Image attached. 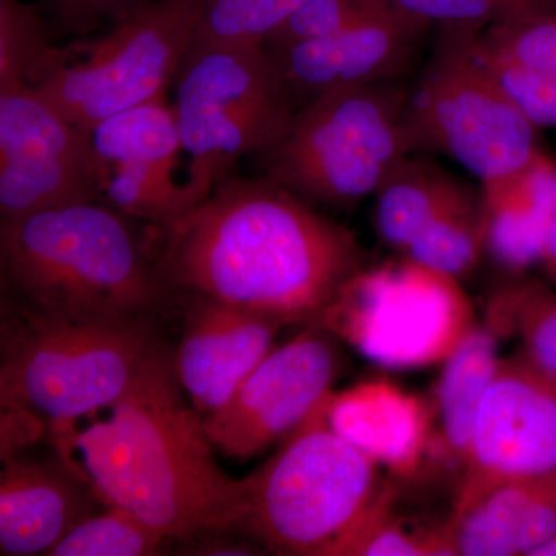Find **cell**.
Returning <instances> with one entry per match:
<instances>
[{
    "label": "cell",
    "instance_id": "cell-1",
    "mask_svg": "<svg viewBox=\"0 0 556 556\" xmlns=\"http://www.w3.org/2000/svg\"><path fill=\"white\" fill-rule=\"evenodd\" d=\"M172 291L311 324L365 268L356 233L265 177L228 175L199 206L156 229Z\"/></svg>",
    "mask_w": 556,
    "mask_h": 556
},
{
    "label": "cell",
    "instance_id": "cell-2",
    "mask_svg": "<svg viewBox=\"0 0 556 556\" xmlns=\"http://www.w3.org/2000/svg\"><path fill=\"white\" fill-rule=\"evenodd\" d=\"M174 357L161 358L105 420L62 439L105 507L124 508L166 540L236 533L243 479L219 468L203 416L181 396Z\"/></svg>",
    "mask_w": 556,
    "mask_h": 556
},
{
    "label": "cell",
    "instance_id": "cell-3",
    "mask_svg": "<svg viewBox=\"0 0 556 556\" xmlns=\"http://www.w3.org/2000/svg\"><path fill=\"white\" fill-rule=\"evenodd\" d=\"M105 203L0 222V269L10 302L68 320H149L167 298L156 229Z\"/></svg>",
    "mask_w": 556,
    "mask_h": 556
},
{
    "label": "cell",
    "instance_id": "cell-4",
    "mask_svg": "<svg viewBox=\"0 0 556 556\" xmlns=\"http://www.w3.org/2000/svg\"><path fill=\"white\" fill-rule=\"evenodd\" d=\"M3 316L0 401L68 438L112 408L167 353L149 320H68L13 306Z\"/></svg>",
    "mask_w": 556,
    "mask_h": 556
},
{
    "label": "cell",
    "instance_id": "cell-5",
    "mask_svg": "<svg viewBox=\"0 0 556 556\" xmlns=\"http://www.w3.org/2000/svg\"><path fill=\"white\" fill-rule=\"evenodd\" d=\"M324 402L243 479L236 535L266 554L331 555L390 485L368 456L328 426Z\"/></svg>",
    "mask_w": 556,
    "mask_h": 556
},
{
    "label": "cell",
    "instance_id": "cell-6",
    "mask_svg": "<svg viewBox=\"0 0 556 556\" xmlns=\"http://www.w3.org/2000/svg\"><path fill=\"white\" fill-rule=\"evenodd\" d=\"M408 93L390 79L311 102L273 148L255 155L260 177L314 206H357L413 153L405 127Z\"/></svg>",
    "mask_w": 556,
    "mask_h": 556
},
{
    "label": "cell",
    "instance_id": "cell-7",
    "mask_svg": "<svg viewBox=\"0 0 556 556\" xmlns=\"http://www.w3.org/2000/svg\"><path fill=\"white\" fill-rule=\"evenodd\" d=\"M170 89L199 203L241 159L273 148L295 113L262 43H190Z\"/></svg>",
    "mask_w": 556,
    "mask_h": 556
},
{
    "label": "cell",
    "instance_id": "cell-8",
    "mask_svg": "<svg viewBox=\"0 0 556 556\" xmlns=\"http://www.w3.org/2000/svg\"><path fill=\"white\" fill-rule=\"evenodd\" d=\"M199 13L200 0H153L94 38L51 47L28 86L65 118L91 130L170 90Z\"/></svg>",
    "mask_w": 556,
    "mask_h": 556
},
{
    "label": "cell",
    "instance_id": "cell-9",
    "mask_svg": "<svg viewBox=\"0 0 556 556\" xmlns=\"http://www.w3.org/2000/svg\"><path fill=\"white\" fill-rule=\"evenodd\" d=\"M475 31L439 30L409 90L405 127L413 153H441L485 185L521 170L541 149L536 127L479 60Z\"/></svg>",
    "mask_w": 556,
    "mask_h": 556
},
{
    "label": "cell",
    "instance_id": "cell-10",
    "mask_svg": "<svg viewBox=\"0 0 556 556\" xmlns=\"http://www.w3.org/2000/svg\"><path fill=\"white\" fill-rule=\"evenodd\" d=\"M311 324L380 367L442 365L478 324L460 280L404 257L358 270Z\"/></svg>",
    "mask_w": 556,
    "mask_h": 556
},
{
    "label": "cell",
    "instance_id": "cell-11",
    "mask_svg": "<svg viewBox=\"0 0 556 556\" xmlns=\"http://www.w3.org/2000/svg\"><path fill=\"white\" fill-rule=\"evenodd\" d=\"M108 178L90 130L28 84L0 87V222L104 203Z\"/></svg>",
    "mask_w": 556,
    "mask_h": 556
},
{
    "label": "cell",
    "instance_id": "cell-12",
    "mask_svg": "<svg viewBox=\"0 0 556 556\" xmlns=\"http://www.w3.org/2000/svg\"><path fill=\"white\" fill-rule=\"evenodd\" d=\"M342 342L318 324L266 357L223 407L203 417L212 445L226 457L249 459L280 444L334 391Z\"/></svg>",
    "mask_w": 556,
    "mask_h": 556
},
{
    "label": "cell",
    "instance_id": "cell-13",
    "mask_svg": "<svg viewBox=\"0 0 556 556\" xmlns=\"http://www.w3.org/2000/svg\"><path fill=\"white\" fill-rule=\"evenodd\" d=\"M556 471V382L519 351L501 357L475 420L453 514L511 479Z\"/></svg>",
    "mask_w": 556,
    "mask_h": 556
},
{
    "label": "cell",
    "instance_id": "cell-14",
    "mask_svg": "<svg viewBox=\"0 0 556 556\" xmlns=\"http://www.w3.org/2000/svg\"><path fill=\"white\" fill-rule=\"evenodd\" d=\"M428 30L397 11L387 10L327 38L265 50L298 112L338 91L399 79Z\"/></svg>",
    "mask_w": 556,
    "mask_h": 556
},
{
    "label": "cell",
    "instance_id": "cell-15",
    "mask_svg": "<svg viewBox=\"0 0 556 556\" xmlns=\"http://www.w3.org/2000/svg\"><path fill=\"white\" fill-rule=\"evenodd\" d=\"M288 325L274 314L190 295L174 367L192 407L203 417L223 407Z\"/></svg>",
    "mask_w": 556,
    "mask_h": 556
},
{
    "label": "cell",
    "instance_id": "cell-16",
    "mask_svg": "<svg viewBox=\"0 0 556 556\" xmlns=\"http://www.w3.org/2000/svg\"><path fill=\"white\" fill-rule=\"evenodd\" d=\"M70 456L31 459L14 455L0 471V554L49 556L51 548L101 501Z\"/></svg>",
    "mask_w": 556,
    "mask_h": 556
},
{
    "label": "cell",
    "instance_id": "cell-17",
    "mask_svg": "<svg viewBox=\"0 0 556 556\" xmlns=\"http://www.w3.org/2000/svg\"><path fill=\"white\" fill-rule=\"evenodd\" d=\"M328 426L379 468L401 479L419 475L434 452L433 401L371 379L324 402Z\"/></svg>",
    "mask_w": 556,
    "mask_h": 556
},
{
    "label": "cell",
    "instance_id": "cell-18",
    "mask_svg": "<svg viewBox=\"0 0 556 556\" xmlns=\"http://www.w3.org/2000/svg\"><path fill=\"white\" fill-rule=\"evenodd\" d=\"M445 525L455 556H535L556 536V471L503 482Z\"/></svg>",
    "mask_w": 556,
    "mask_h": 556
},
{
    "label": "cell",
    "instance_id": "cell-19",
    "mask_svg": "<svg viewBox=\"0 0 556 556\" xmlns=\"http://www.w3.org/2000/svg\"><path fill=\"white\" fill-rule=\"evenodd\" d=\"M475 50L536 129L556 130V10L526 11L475 31Z\"/></svg>",
    "mask_w": 556,
    "mask_h": 556
},
{
    "label": "cell",
    "instance_id": "cell-20",
    "mask_svg": "<svg viewBox=\"0 0 556 556\" xmlns=\"http://www.w3.org/2000/svg\"><path fill=\"white\" fill-rule=\"evenodd\" d=\"M481 186L485 254L508 276L540 266L556 214V161L540 150L521 170Z\"/></svg>",
    "mask_w": 556,
    "mask_h": 556
},
{
    "label": "cell",
    "instance_id": "cell-21",
    "mask_svg": "<svg viewBox=\"0 0 556 556\" xmlns=\"http://www.w3.org/2000/svg\"><path fill=\"white\" fill-rule=\"evenodd\" d=\"M500 338L484 321L475 325L455 353L442 364L434 390L433 460L463 473L475 420L495 376ZM460 477V475H459Z\"/></svg>",
    "mask_w": 556,
    "mask_h": 556
},
{
    "label": "cell",
    "instance_id": "cell-22",
    "mask_svg": "<svg viewBox=\"0 0 556 556\" xmlns=\"http://www.w3.org/2000/svg\"><path fill=\"white\" fill-rule=\"evenodd\" d=\"M464 186L438 164L408 153L388 172L372 195V226L380 241L404 254Z\"/></svg>",
    "mask_w": 556,
    "mask_h": 556
},
{
    "label": "cell",
    "instance_id": "cell-23",
    "mask_svg": "<svg viewBox=\"0 0 556 556\" xmlns=\"http://www.w3.org/2000/svg\"><path fill=\"white\" fill-rule=\"evenodd\" d=\"M90 135L109 170L134 164L175 175L185 153L167 93L100 121Z\"/></svg>",
    "mask_w": 556,
    "mask_h": 556
},
{
    "label": "cell",
    "instance_id": "cell-24",
    "mask_svg": "<svg viewBox=\"0 0 556 556\" xmlns=\"http://www.w3.org/2000/svg\"><path fill=\"white\" fill-rule=\"evenodd\" d=\"M484 324L500 340H518L519 353L556 382V291L551 281L508 276L490 295Z\"/></svg>",
    "mask_w": 556,
    "mask_h": 556
},
{
    "label": "cell",
    "instance_id": "cell-25",
    "mask_svg": "<svg viewBox=\"0 0 556 556\" xmlns=\"http://www.w3.org/2000/svg\"><path fill=\"white\" fill-rule=\"evenodd\" d=\"M485 243L486 218L481 192L464 186L402 255L463 280L477 269L485 254Z\"/></svg>",
    "mask_w": 556,
    "mask_h": 556
},
{
    "label": "cell",
    "instance_id": "cell-26",
    "mask_svg": "<svg viewBox=\"0 0 556 556\" xmlns=\"http://www.w3.org/2000/svg\"><path fill=\"white\" fill-rule=\"evenodd\" d=\"M396 492L388 485L329 556H455L447 525L408 526L394 511Z\"/></svg>",
    "mask_w": 556,
    "mask_h": 556
},
{
    "label": "cell",
    "instance_id": "cell-27",
    "mask_svg": "<svg viewBox=\"0 0 556 556\" xmlns=\"http://www.w3.org/2000/svg\"><path fill=\"white\" fill-rule=\"evenodd\" d=\"M104 203L156 229L170 228L200 204L175 175L134 164L110 167Z\"/></svg>",
    "mask_w": 556,
    "mask_h": 556
},
{
    "label": "cell",
    "instance_id": "cell-28",
    "mask_svg": "<svg viewBox=\"0 0 556 556\" xmlns=\"http://www.w3.org/2000/svg\"><path fill=\"white\" fill-rule=\"evenodd\" d=\"M308 0H200L192 43H262Z\"/></svg>",
    "mask_w": 556,
    "mask_h": 556
},
{
    "label": "cell",
    "instance_id": "cell-29",
    "mask_svg": "<svg viewBox=\"0 0 556 556\" xmlns=\"http://www.w3.org/2000/svg\"><path fill=\"white\" fill-rule=\"evenodd\" d=\"M166 538L124 508L108 506L79 522L49 556H148L159 554Z\"/></svg>",
    "mask_w": 556,
    "mask_h": 556
},
{
    "label": "cell",
    "instance_id": "cell-30",
    "mask_svg": "<svg viewBox=\"0 0 556 556\" xmlns=\"http://www.w3.org/2000/svg\"><path fill=\"white\" fill-rule=\"evenodd\" d=\"M51 43L35 9L22 0H0V87L28 84Z\"/></svg>",
    "mask_w": 556,
    "mask_h": 556
},
{
    "label": "cell",
    "instance_id": "cell-31",
    "mask_svg": "<svg viewBox=\"0 0 556 556\" xmlns=\"http://www.w3.org/2000/svg\"><path fill=\"white\" fill-rule=\"evenodd\" d=\"M393 10L386 0H308L263 42L266 50L327 38Z\"/></svg>",
    "mask_w": 556,
    "mask_h": 556
},
{
    "label": "cell",
    "instance_id": "cell-32",
    "mask_svg": "<svg viewBox=\"0 0 556 556\" xmlns=\"http://www.w3.org/2000/svg\"><path fill=\"white\" fill-rule=\"evenodd\" d=\"M402 16L439 30H481L546 5L543 0H386Z\"/></svg>",
    "mask_w": 556,
    "mask_h": 556
},
{
    "label": "cell",
    "instance_id": "cell-33",
    "mask_svg": "<svg viewBox=\"0 0 556 556\" xmlns=\"http://www.w3.org/2000/svg\"><path fill=\"white\" fill-rule=\"evenodd\" d=\"M58 25L68 35L87 36L113 25L153 0H49Z\"/></svg>",
    "mask_w": 556,
    "mask_h": 556
},
{
    "label": "cell",
    "instance_id": "cell-34",
    "mask_svg": "<svg viewBox=\"0 0 556 556\" xmlns=\"http://www.w3.org/2000/svg\"><path fill=\"white\" fill-rule=\"evenodd\" d=\"M540 266L544 274H546L547 280L556 287V214L554 222H552L551 230H548L546 247H544Z\"/></svg>",
    "mask_w": 556,
    "mask_h": 556
},
{
    "label": "cell",
    "instance_id": "cell-35",
    "mask_svg": "<svg viewBox=\"0 0 556 556\" xmlns=\"http://www.w3.org/2000/svg\"><path fill=\"white\" fill-rule=\"evenodd\" d=\"M535 556H556V536L554 540L548 541L546 546L541 547Z\"/></svg>",
    "mask_w": 556,
    "mask_h": 556
},
{
    "label": "cell",
    "instance_id": "cell-36",
    "mask_svg": "<svg viewBox=\"0 0 556 556\" xmlns=\"http://www.w3.org/2000/svg\"><path fill=\"white\" fill-rule=\"evenodd\" d=\"M544 3H546L547 7H551V9L556 10V0H543Z\"/></svg>",
    "mask_w": 556,
    "mask_h": 556
}]
</instances>
